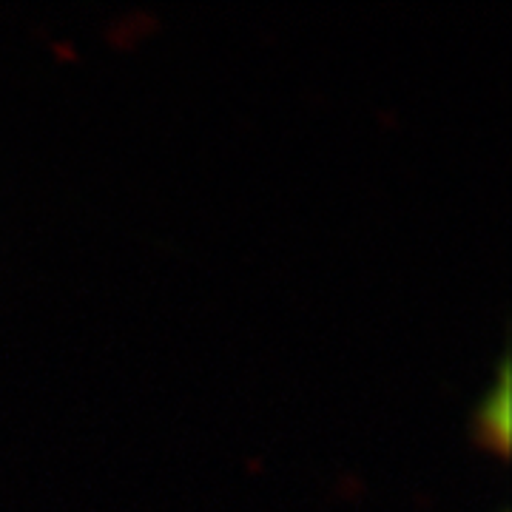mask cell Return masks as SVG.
Here are the masks:
<instances>
[{
    "label": "cell",
    "mask_w": 512,
    "mask_h": 512,
    "mask_svg": "<svg viewBox=\"0 0 512 512\" xmlns=\"http://www.w3.org/2000/svg\"><path fill=\"white\" fill-rule=\"evenodd\" d=\"M476 433L498 453L507 450V439H510V370H507V362L501 367L495 390H490L478 404Z\"/></svg>",
    "instance_id": "cell-1"
}]
</instances>
